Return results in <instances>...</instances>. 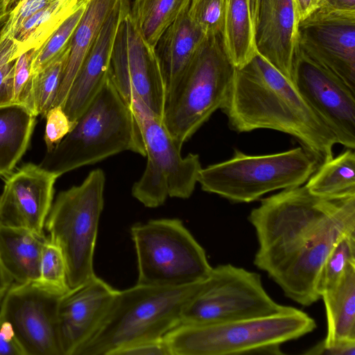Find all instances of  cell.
I'll return each instance as SVG.
<instances>
[{
	"label": "cell",
	"instance_id": "1",
	"mask_svg": "<svg viewBox=\"0 0 355 355\" xmlns=\"http://www.w3.org/2000/svg\"><path fill=\"white\" fill-rule=\"evenodd\" d=\"M248 219L259 243L254 265L308 306L320 299L316 282L329 252L355 233V195L321 197L302 184L261 199Z\"/></svg>",
	"mask_w": 355,
	"mask_h": 355
},
{
	"label": "cell",
	"instance_id": "2",
	"mask_svg": "<svg viewBox=\"0 0 355 355\" xmlns=\"http://www.w3.org/2000/svg\"><path fill=\"white\" fill-rule=\"evenodd\" d=\"M238 132L271 129L295 137L318 162L330 159L338 144L331 130L286 78L256 52L235 68L227 98L220 108Z\"/></svg>",
	"mask_w": 355,
	"mask_h": 355
},
{
	"label": "cell",
	"instance_id": "3",
	"mask_svg": "<svg viewBox=\"0 0 355 355\" xmlns=\"http://www.w3.org/2000/svg\"><path fill=\"white\" fill-rule=\"evenodd\" d=\"M126 150L146 157L132 110L107 76L73 129L46 151L40 166L60 177Z\"/></svg>",
	"mask_w": 355,
	"mask_h": 355
},
{
	"label": "cell",
	"instance_id": "4",
	"mask_svg": "<svg viewBox=\"0 0 355 355\" xmlns=\"http://www.w3.org/2000/svg\"><path fill=\"white\" fill-rule=\"evenodd\" d=\"M202 280L177 286L137 284L117 291L99 327L78 355H114L133 343L164 337L182 323L183 311Z\"/></svg>",
	"mask_w": 355,
	"mask_h": 355
},
{
	"label": "cell",
	"instance_id": "5",
	"mask_svg": "<svg viewBox=\"0 0 355 355\" xmlns=\"http://www.w3.org/2000/svg\"><path fill=\"white\" fill-rule=\"evenodd\" d=\"M315 328L311 316L289 306L264 317L204 325L181 323L164 337L172 355L282 354V344Z\"/></svg>",
	"mask_w": 355,
	"mask_h": 355
},
{
	"label": "cell",
	"instance_id": "6",
	"mask_svg": "<svg viewBox=\"0 0 355 355\" xmlns=\"http://www.w3.org/2000/svg\"><path fill=\"white\" fill-rule=\"evenodd\" d=\"M235 67L222 34L205 36L174 89L166 97L162 122L181 145L223 105Z\"/></svg>",
	"mask_w": 355,
	"mask_h": 355
},
{
	"label": "cell",
	"instance_id": "7",
	"mask_svg": "<svg viewBox=\"0 0 355 355\" xmlns=\"http://www.w3.org/2000/svg\"><path fill=\"white\" fill-rule=\"evenodd\" d=\"M318 166L302 146L263 155L236 150L230 159L202 168L198 182L206 192L250 202L269 192L304 184Z\"/></svg>",
	"mask_w": 355,
	"mask_h": 355
},
{
	"label": "cell",
	"instance_id": "8",
	"mask_svg": "<svg viewBox=\"0 0 355 355\" xmlns=\"http://www.w3.org/2000/svg\"><path fill=\"white\" fill-rule=\"evenodd\" d=\"M105 183L101 169L92 171L80 185L58 194L46 218L49 239L60 247L65 259L69 289L95 275L94 253Z\"/></svg>",
	"mask_w": 355,
	"mask_h": 355
},
{
	"label": "cell",
	"instance_id": "9",
	"mask_svg": "<svg viewBox=\"0 0 355 355\" xmlns=\"http://www.w3.org/2000/svg\"><path fill=\"white\" fill-rule=\"evenodd\" d=\"M130 233L137 257V284L183 286L211 272L205 250L179 219L138 223Z\"/></svg>",
	"mask_w": 355,
	"mask_h": 355
},
{
	"label": "cell",
	"instance_id": "10",
	"mask_svg": "<svg viewBox=\"0 0 355 355\" xmlns=\"http://www.w3.org/2000/svg\"><path fill=\"white\" fill-rule=\"evenodd\" d=\"M130 105L143 138L147 163L132 188V195L145 207L155 208L168 197L186 199L193 193L202 168L198 155L181 154L182 146L168 132L162 118L137 97Z\"/></svg>",
	"mask_w": 355,
	"mask_h": 355
},
{
	"label": "cell",
	"instance_id": "11",
	"mask_svg": "<svg viewBox=\"0 0 355 355\" xmlns=\"http://www.w3.org/2000/svg\"><path fill=\"white\" fill-rule=\"evenodd\" d=\"M289 306L265 291L259 274L232 264L213 268L185 307L182 324L204 325L279 313Z\"/></svg>",
	"mask_w": 355,
	"mask_h": 355
},
{
	"label": "cell",
	"instance_id": "12",
	"mask_svg": "<svg viewBox=\"0 0 355 355\" xmlns=\"http://www.w3.org/2000/svg\"><path fill=\"white\" fill-rule=\"evenodd\" d=\"M108 76L129 105L137 97L162 119L166 92L155 49L146 42L130 11L116 31Z\"/></svg>",
	"mask_w": 355,
	"mask_h": 355
},
{
	"label": "cell",
	"instance_id": "13",
	"mask_svg": "<svg viewBox=\"0 0 355 355\" xmlns=\"http://www.w3.org/2000/svg\"><path fill=\"white\" fill-rule=\"evenodd\" d=\"M64 294L39 282L13 283L0 303L24 355H62L58 307Z\"/></svg>",
	"mask_w": 355,
	"mask_h": 355
},
{
	"label": "cell",
	"instance_id": "14",
	"mask_svg": "<svg viewBox=\"0 0 355 355\" xmlns=\"http://www.w3.org/2000/svg\"><path fill=\"white\" fill-rule=\"evenodd\" d=\"M292 83L338 144L355 148V92L296 46Z\"/></svg>",
	"mask_w": 355,
	"mask_h": 355
},
{
	"label": "cell",
	"instance_id": "15",
	"mask_svg": "<svg viewBox=\"0 0 355 355\" xmlns=\"http://www.w3.org/2000/svg\"><path fill=\"white\" fill-rule=\"evenodd\" d=\"M297 44L355 92V12L318 8L298 22Z\"/></svg>",
	"mask_w": 355,
	"mask_h": 355
},
{
	"label": "cell",
	"instance_id": "16",
	"mask_svg": "<svg viewBox=\"0 0 355 355\" xmlns=\"http://www.w3.org/2000/svg\"><path fill=\"white\" fill-rule=\"evenodd\" d=\"M58 178L31 163L11 173L0 195V225L44 233Z\"/></svg>",
	"mask_w": 355,
	"mask_h": 355
},
{
	"label": "cell",
	"instance_id": "17",
	"mask_svg": "<svg viewBox=\"0 0 355 355\" xmlns=\"http://www.w3.org/2000/svg\"><path fill=\"white\" fill-rule=\"evenodd\" d=\"M117 291L94 275L61 297L58 328L62 355H78L99 327Z\"/></svg>",
	"mask_w": 355,
	"mask_h": 355
},
{
	"label": "cell",
	"instance_id": "18",
	"mask_svg": "<svg viewBox=\"0 0 355 355\" xmlns=\"http://www.w3.org/2000/svg\"><path fill=\"white\" fill-rule=\"evenodd\" d=\"M257 52L292 82L297 40L294 0H251Z\"/></svg>",
	"mask_w": 355,
	"mask_h": 355
},
{
	"label": "cell",
	"instance_id": "19",
	"mask_svg": "<svg viewBox=\"0 0 355 355\" xmlns=\"http://www.w3.org/2000/svg\"><path fill=\"white\" fill-rule=\"evenodd\" d=\"M130 7V0H116L85 57L62 106L71 121L76 123L106 81L116 31Z\"/></svg>",
	"mask_w": 355,
	"mask_h": 355
},
{
	"label": "cell",
	"instance_id": "20",
	"mask_svg": "<svg viewBox=\"0 0 355 355\" xmlns=\"http://www.w3.org/2000/svg\"><path fill=\"white\" fill-rule=\"evenodd\" d=\"M189 8L164 31L155 47L166 98L174 89L205 37L190 18Z\"/></svg>",
	"mask_w": 355,
	"mask_h": 355
},
{
	"label": "cell",
	"instance_id": "21",
	"mask_svg": "<svg viewBox=\"0 0 355 355\" xmlns=\"http://www.w3.org/2000/svg\"><path fill=\"white\" fill-rule=\"evenodd\" d=\"M47 240L44 233L0 225V261L13 283L39 282L42 253Z\"/></svg>",
	"mask_w": 355,
	"mask_h": 355
},
{
	"label": "cell",
	"instance_id": "22",
	"mask_svg": "<svg viewBox=\"0 0 355 355\" xmlns=\"http://www.w3.org/2000/svg\"><path fill=\"white\" fill-rule=\"evenodd\" d=\"M36 116L24 105L0 106V177L7 178L26 153Z\"/></svg>",
	"mask_w": 355,
	"mask_h": 355
},
{
	"label": "cell",
	"instance_id": "23",
	"mask_svg": "<svg viewBox=\"0 0 355 355\" xmlns=\"http://www.w3.org/2000/svg\"><path fill=\"white\" fill-rule=\"evenodd\" d=\"M327 331L324 340L328 345L339 340H355V263L348 266L339 282L324 291Z\"/></svg>",
	"mask_w": 355,
	"mask_h": 355
},
{
	"label": "cell",
	"instance_id": "24",
	"mask_svg": "<svg viewBox=\"0 0 355 355\" xmlns=\"http://www.w3.org/2000/svg\"><path fill=\"white\" fill-rule=\"evenodd\" d=\"M222 36L235 68L242 67L254 57L257 50L251 0H225Z\"/></svg>",
	"mask_w": 355,
	"mask_h": 355
},
{
	"label": "cell",
	"instance_id": "25",
	"mask_svg": "<svg viewBox=\"0 0 355 355\" xmlns=\"http://www.w3.org/2000/svg\"><path fill=\"white\" fill-rule=\"evenodd\" d=\"M78 2V0H55L26 20L13 40L17 58L42 47L73 12Z\"/></svg>",
	"mask_w": 355,
	"mask_h": 355
},
{
	"label": "cell",
	"instance_id": "26",
	"mask_svg": "<svg viewBox=\"0 0 355 355\" xmlns=\"http://www.w3.org/2000/svg\"><path fill=\"white\" fill-rule=\"evenodd\" d=\"M305 186L321 197L355 195V153L347 148L338 156L320 164Z\"/></svg>",
	"mask_w": 355,
	"mask_h": 355
},
{
	"label": "cell",
	"instance_id": "27",
	"mask_svg": "<svg viewBox=\"0 0 355 355\" xmlns=\"http://www.w3.org/2000/svg\"><path fill=\"white\" fill-rule=\"evenodd\" d=\"M191 0H135L130 14L141 35L155 49L164 31L189 8Z\"/></svg>",
	"mask_w": 355,
	"mask_h": 355
},
{
	"label": "cell",
	"instance_id": "28",
	"mask_svg": "<svg viewBox=\"0 0 355 355\" xmlns=\"http://www.w3.org/2000/svg\"><path fill=\"white\" fill-rule=\"evenodd\" d=\"M69 52V44L49 64L33 74V113L36 116H45L53 107Z\"/></svg>",
	"mask_w": 355,
	"mask_h": 355
},
{
	"label": "cell",
	"instance_id": "29",
	"mask_svg": "<svg viewBox=\"0 0 355 355\" xmlns=\"http://www.w3.org/2000/svg\"><path fill=\"white\" fill-rule=\"evenodd\" d=\"M351 263H355V233L340 239L325 259L316 282L320 298L339 282Z\"/></svg>",
	"mask_w": 355,
	"mask_h": 355
},
{
	"label": "cell",
	"instance_id": "30",
	"mask_svg": "<svg viewBox=\"0 0 355 355\" xmlns=\"http://www.w3.org/2000/svg\"><path fill=\"white\" fill-rule=\"evenodd\" d=\"M88 0H78L73 12L63 21L46 42L36 51L32 71L35 73L49 64L69 44L87 7Z\"/></svg>",
	"mask_w": 355,
	"mask_h": 355
},
{
	"label": "cell",
	"instance_id": "31",
	"mask_svg": "<svg viewBox=\"0 0 355 355\" xmlns=\"http://www.w3.org/2000/svg\"><path fill=\"white\" fill-rule=\"evenodd\" d=\"M39 283L62 294L70 290L63 253L49 237L42 253Z\"/></svg>",
	"mask_w": 355,
	"mask_h": 355
},
{
	"label": "cell",
	"instance_id": "32",
	"mask_svg": "<svg viewBox=\"0 0 355 355\" xmlns=\"http://www.w3.org/2000/svg\"><path fill=\"white\" fill-rule=\"evenodd\" d=\"M225 0H191L189 15L205 36L222 34Z\"/></svg>",
	"mask_w": 355,
	"mask_h": 355
},
{
	"label": "cell",
	"instance_id": "33",
	"mask_svg": "<svg viewBox=\"0 0 355 355\" xmlns=\"http://www.w3.org/2000/svg\"><path fill=\"white\" fill-rule=\"evenodd\" d=\"M35 52L30 50L19 55L15 60L13 71V103L24 105L33 113L32 64Z\"/></svg>",
	"mask_w": 355,
	"mask_h": 355
},
{
	"label": "cell",
	"instance_id": "34",
	"mask_svg": "<svg viewBox=\"0 0 355 355\" xmlns=\"http://www.w3.org/2000/svg\"><path fill=\"white\" fill-rule=\"evenodd\" d=\"M55 0H22L10 11L0 34V42L14 40L20 27L33 15Z\"/></svg>",
	"mask_w": 355,
	"mask_h": 355
},
{
	"label": "cell",
	"instance_id": "35",
	"mask_svg": "<svg viewBox=\"0 0 355 355\" xmlns=\"http://www.w3.org/2000/svg\"><path fill=\"white\" fill-rule=\"evenodd\" d=\"M16 58L13 40L0 42V106L13 103V71Z\"/></svg>",
	"mask_w": 355,
	"mask_h": 355
},
{
	"label": "cell",
	"instance_id": "36",
	"mask_svg": "<svg viewBox=\"0 0 355 355\" xmlns=\"http://www.w3.org/2000/svg\"><path fill=\"white\" fill-rule=\"evenodd\" d=\"M45 117L44 141L47 150H50L73 129L76 123L69 119L61 106L51 107Z\"/></svg>",
	"mask_w": 355,
	"mask_h": 355
},
{
	"label": "cell",
	"instance_id": "37",
	"mask_svg": "<svg viewBox=\"0 0 355 355\" xmlns=\"http://www.w3.org/2000/svg\"><path fill=\"white\" fill-rule=\"evenodd\" d=\"M114 355H172L165 337L139 341L124 347Z\"/></svg>",
	"mask_w": 355,
	"mask_h": 355
},
{
	"label": "cell",
	"instance_id": "38",
	"mask_svg": "<svg viewBox=\"0 0 355 355\" xmlns=\"http://www.w3.org/2000/svg\"><path fill=\"white\" fill-rule=\"evenodd\" d=\"M307 355H355V340H339L326 345L322 341L304 352Z\"/></svg>",
	"mask_w": 355,
	"mask_h": 355
},
{
	"label": "cell",
	"instance_id": "39",
	"mask_svg": "<svg viewBox=\"0 0 355 355\" xmlns=\"http://www.w3.org/2000/svg\"><path fill=\"white\" fill-rule=\"evenodd\" d=\"M0 355H24L11 325L1 315Z\"/></svg>",
	"mask_w": 355,
	"mask_h": 355
},
{
	"label": "cell",
	"instance_id": "40",
	"mask_svg": "<svg viewBox=\"0 0 355 355\" xmlns=\"http://www.w3.org/2000/svg\"><path fill=\"white\" fill-rule=\"evenodd\" d=\"M318 8L340 12H355V0H320Z\"/></svg>",
	"mask_w": 355,
	"mask_h": 355
},
{
	"label": "cell",
	"instance_id": "41",
	"mask_svg": "<svg viewBox=\"0 0 355 355\" xmlns=\"http://www.w3.org/2000/svg\"><path fill=\"white\" fill-rule=\"evenodd\" d=\"M320 0H294L298 22L315 10Z\"/></svg>",
	"mask_w": 355,
	"mask_h": 355
},
{
	"label": "cell",
	"instance_id": "42",
	"mask_svg": "<svg viewBox=\"0 0 355 355\" xmlns=\"http://www.w3.org/2000/svg\"><path fill=\"white\" fill-rule=\"evenodd\" d=\"M12 284V279L6 272L0 261V303Z\"/></svg>",
	"mask_w": 355,
	"mask_h": 355
},
{
	"label": "cell",
	"instance_id": "43",
	"mask_svg": "<svg viewBox=\"0 0 355 355\" xmlns=\"http://www.w3.org/2000/svg\"><path fill=\"white\" fill-rule=\"evenodd\" d=\"M4 21H3L2 22H0V34H1V31L2 30V28H3V25H4V23H5Z\"/></svg>",
	"mask_w": 355,
	"mask_h": 355
},
{
	"label": "cell",
	"instance_id": "44",
	"mask_svg": "<svg viewBox=\"0 0 355 355\" xmlns=\"http://www.w3.org/2000/svg\"><path fill=\"white\" fill-rule=\"evenodd\" d=\"M22 1V0H17V2H19V1Z\"/></svg>",
	"mask_w": 355,
	"mask_h": 355
},
{
	"label": "cell",
	"instance_id": "45",
	"mask_svg": "<svg viewBox=\"0 0 355 355\" xmlns=\"http://www.w3.org/2000/svg\"><path fill=\"white\" fill-rule=\"evenodd\" d=\"M1 1V0H0V1Z\"/></svg>",
	"mask_w": 355,
	"mask_h": 355
}]
</instances>
